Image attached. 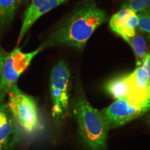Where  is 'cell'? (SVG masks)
Listing matches in <instances>:
<instances>
[{"instance_id":"8fae6325","label":"cell","mask_w":150,"mask_h":150,"mask_svg":"<svg viewBox=\"0 0 150 150\" xmlns=\"http://www.w3.org/2000/svg\"><path fill=\"white\" fill-rule=\"evenodd\" d=\"M105 91L115 100L127 98L130 91L129 74H122L108 81Z\"/></svg>"},{"instance_id":"8992f818","label":"cell","mask_w":150,"mask_h":150,"mask_svg":"<svg viewBox=\"0 0 150 150\" xmlns=\"http://www.w3.org/2000/svg\"><path fill=\"white\" fill-rule=\"evenodd\" d=\"M149 110L150 103L132 105L125 98L115 101L101 112L107 122L109 129H115L143 115Z\"/></svg>"},{"instance_id":"ac0fdd59","label":"cell","mask_w":150,"mask_h":150,"mask_svg":"<svg viewBox=\"0 0 150 150\" xmlns=\"http://www.w3.org/2000/svg\"><path fill=\"white\" fill-rule=\"evenodd\" d=\"M149 111V115H148V124H149V125L150 126V110Z\"/></svg>"},{"instance_id":"ba28073f","label":"cell","mask_w":150,"mask_h":150,"mask_svg":"<svg viewBox=\"0 0 150 150\" xmlns=\"http://www.w3.org/2000/svg\"><path fill=\"white\" fill-rule=\"evenodd\" d=\"M65 1L67 0H31V4L24 13L18 45L20 44L30 28L40 17L64 3Z\"/></svg>"},{"instance_id":"3957f363","label":"cell","mask_w":150,"mask_h":150,"mask_svg":"<svg viewBox=\"0 0 150 150\" xmlns=\"http://www.w3.org/2000/svg\"><path fill=\"white\" fill-rule=\"evenodd\" d=\"M7 104L17 125L28 134H33L41 129L38 110L35 99L16 85L8 93Z\"/></svg>"},{"instance_id":"30bf717a","label":"cell","mask_w":150,"mask_h":150,"mask_svg":"<svg viewBox=\"0 0 150 150\" xmlns=\"http://www.w3.org/2000/svg\"><path fill=\"white\" fill-rule=\"evenodd\" d=\"M138 25V14L131 9L127 8H122L109 21V27L112 31L126 42L136 35Z\"/></svg>"},{"instance_id":"6da1fadb","label":"cell","mask_w":150,"mask_h":150,"mask_svg":"<svg viewBox=\"0 0 150 150\" xmlns=\"http://www.w3.org/2000/svg\"><path fill=\"white\" fill-rule=\"evenodd\" d=\"M108 20V14L99 8L93 0H86L79 5L59 26L42 47L66 45L83 50L92 35Z\"/></svg>"},{"instance_id":"2e32d148","label":"cell","mask_w":150,"mask_h":150,"mask_svg":"<svg viewBox=\"0 0 150 150\" xmlns=\"http://www.w3.org/2000/svg\"><path fill=\"white\" fill-rule=\"evenodd\" d=\"M142 66L143 67V68L146 71V73H147L148 81H149V84L150 86V53L146 56L143 62H142Z\"/></svg>"},{"instance_id":"52a82bcc","label":"cell","mask_w":150,"mask_h":150,"mask_svg":"<svg viewBox=\"0 0 150 150\" xmlns=\"http://www.w3.org/2000/svg\"><path fill=\"white\" fill-rule=\"evenodd\" d=\"M130 91L127 97L132 105H142L150 103V86L147 75L143 67H137L129 74Z\"/></svg>"},{"instance_id":"7a4b0ae2","label":"cell","mask_w":150,"mask_h":150,"mask_svg":"<svg viewBox=\"0 0 150 150\" xmlns=\"http://www.w3.org/2000/svg\"><path fill=\"white\" fill-rule=\"evenodd\" d=\"M71 105L85 145L91 150H106L110 129L102 112L93 107L83 94L76 95Z\"/></svg>"},{"instance_id":"277c9868","label":"cell","mask_w":150,"mask_h":150,"mask_svg":"<svg viewBox=\"0 0 150 150\" xmlns=\"http://www.w3.org/2000/svg\"><path fill=\"white\" fill-rule=\"evenodd\" d=\"M70 78V71L64 61L59 62L52 69L50 77L52 116L58 123L63 122L69 115Z\"/></svg>"},{"instance_id":"4fadbf2b","label":"cell","mask_w":150,"mask_h":150,"mask_svg":"<svg viewBox=\"0 0 150 150\" xmlns=\"http://www.w3.org/2000/svg\"><path fill=\"white\" fill-rule=\"evenodd\" d=\"M127 42L130 45L136 56L137 67L141 66L146 56L149 54L145 38L141 34L136 33L134 37L127 40Z\"/></svg>"},{"instance_id":"e0dca14e","label":"cell","mask_w":150,"mask_h":150,"mask_svg":"<svg viewBox=\"0 0 150 150\" xmlns=\"http://www.w3.org/2000/svg\"><path fill=\"white\" fill-rule=\"evenodd\" d=\"M6 57V54L4 52L2 49L0 48V77H1V70H2V67L4 64V61Z\"/></svg>"},{"instance_id":"7c38bea8","label":"cell","mask_w":150,"mask_h":150,"mask_svg":"<svg viewBox=\"0 0 150 150\" xmlns=\"http://www.w3.org/2000/svg\"><path fill=\"white\" fill-rule=\"evenodd\" d=\"M22 0H0V36L13 20Z\"/></svg>"},{"instance_id":"5bb4252c","label":"cell","mask_w":150,"mask_h":150,"mask_svg":"<svg viewBox=\"0 0 150 150\" xmlns=\"http://www.w3.org/2000/svg\"><path fill=\"white\" fill-rule=\"evenodd\" d=\"M137 14L138 17V28L142 32L150 35V7L144 9Z\"/></svg>"},{"instance_id":"9a60e30c","label":"cell","mask_w":150,"mask_h":150,"mask_svg":"<svg viewBox=\"0 0 150 150\" xmlns=\"http://www.w3.org/2000/svg\"><path fill=\"white\" fill-rule=\"evenodd\" d=\"M148 7H150V0H125L122 6V8H130L136 13Z\"/></svg>"},{"instance_id":"5b68a950","label":"cell","mask_w":150,"mask_h":150,"mask_svg":"<svg viewBox=\"0 0 150 150\" xmlns=\"http://www.w3.org/2000/svg\"><path fill=\"white\" fill-rule=\"evenodd\" d=\"M42 50V47H40L35 51L24 53L20 48H16L6 56L0 77V102L4 101L13 87L17 85L20 75L28 68L33 58Z\"/></svg>"},{"instance_id":"9c48e42d","label":"cell","mask_w":150,"mask_h":150,"mask_svg":"<svg viewBox=\"0 0 150 150\" xmlns=\"http://www.w3.org/2000/svg\"><path fill=\"white\" fill-rule=\"evenodd\" d=\"M18 125L7 102H0V150H11L18 140Z\"/></svg>"}]
</instances>
